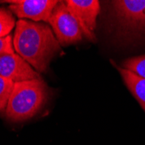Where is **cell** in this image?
Returning <instances> with one entry per match:
<instances>
[{"instance_id":"cell-4","label":"cell","mask_w":145,"mask_h":145,"mask_svg":"<svg viewBox=\"0 0 145 145\" xmlns=\"http://www.w3.org/2000/svg\"><path fill=\"white\" fill-rule=\"evenodd\" d=\"M70 13L76 19L83 34L90 41L96 40L97 18L100 12L97 0H67L64 1Z\"/></svg>"},{"instance_id":"cell-10","label":"cell","mask_w":145,"mask_h":145,"mask_svg":"<svg viewBox=\"0 0 145 145\" xmlns=\"http://www.w3.org/2000/svg\"><path fill=\"white\" fill-rule=\"evenodd\" d=\"M14 86V82L0 76V112L5 111Z\"/></svg>"},{"instance_id":"cell-12","label":"cell","mask_w":145,"mask_h":145,"mask_svg":"<svg viewBox=\"0 0 145 145\" xmlns=\"http://www.w3.org/2000/svg\"><path fill=\"white\" fill-rule=\"evenodd\" d=\"M13 53L14 50H13L11 37L7 36L5 37H0V57Z\"/></svg>"},{"instance_id":"cell-7","label":"cell","mask_w":145,"mask_h":145,"mask_svg":"<svg viewBox=\"0 0 145 145\" xmlns=\"http://www.w3.org/2000/svg\"><path fill=\"white\" fill-rule=\"evenodd\" d=\"M117 17L130 28L145 27V0L113 1Z\"/></svg>"},{"instance_id":"cell-5","label":"cell","mask_w":145,"mask_h":145,"mask_svg":"<svg viewBox=\"0 0 145 145\" xmlns=\"http://www.w3.org/2000/svg\"><path fill=\"white\" fill-rule=\"evenodd\" d=\"M10 10L19 18H29L34 22H48L58 1L56 0H18L6 1Z\"/></svg>"},{"instance_id":"cell-1","label":"cell","mask_w":145,"mask_h":145,"mask_svg":"<svg viewBox=\"0 0 145 145\" xmlns=\"http://www.w3.org/2000/svg\"><path fill=\"white\" fill-rule=\"evenodd\" d=\"M13 47L38 73L45 72L51 59L61 50L48 24L25 19H19L16 24Z\"/></svg>"},{"instance_id":"cell-6","label":"cell","mask_w":145,"mask_h":145,"mask_svg":"<svg viewBox=\"0 0 145 145\" xmlns=\"http://www.w3.org/2000/svg\"><path fill=\"white\" fill-rule=\"evenodd\" d=\"M0 76L14 83L42 78L27 61L15 53L0 57Z\"/></svg>"},{"instance_id":"cell-9","label":"cell","mask_w":145,"mask_h":145,"mask_svg":"<svg viewBox=\"0 0 145 145\" xmlns=\"http://www.w3.org/2000/svg\"><path fill=\"white\" fill-rule=\"evenodd\" d=\"M16 24L15 18L11 11L0 8V37L9 36L10 32L13 30Z\"/></svg>"},{"instance_id":"cell-3","label":"cell","mask_w":145,"mask_h":145,"mask_svg":"<svg viewBox=\"0 0 145 145\" xmlns=\"http://www.w3.org/2000/svg\"><path fill=\"white\" fill-rule=\"evenodd\" d=\"M48 23L53 30L57 40L62 46L77 43L83 37L80 26L70 13L64 1H58Z\"/></svg>"},{"instance_id":"cell-11","label":"cell","mask_w":145,"mask_h":145,"mask_svg":"<svg viewBox=\"0 0 145 145\" xmlns=\"http://www.w3.org/2000/svg\"><path fill=\"white\" fill-rule=\"evenodd\" d=\"M123 68L145 78V55L127 59L123 63Z\"/></svg>"},{"instance_id":"cell-8","label":"cell","mask_w":145,"mask_h":145,"mask_svg":"<svg viewBox=\"0 0 145 145\" xmlns=\"http://www.w3.org/2000/svg\"><path fill=\"white\" fill-rule=\"evenodd\" d=\"M129 90L131 92L145 112V78L124 68L116 67Z\"/></svg>"},{"instance_id":"cell-2","label":"cell","mask_w":145,"mask_h":145,"mask_svg":"<svg viewBox=\"0 0 145 145\" xmlns=\"http://www.w3.org/2000/svg\"><path fill=\"white\" fill-rule=\"evenodd\" d=\"M48 87L43 79L14 83L5 110L9 120H28L40 110L48 100Z\"/></svg>"}]
</instances>
